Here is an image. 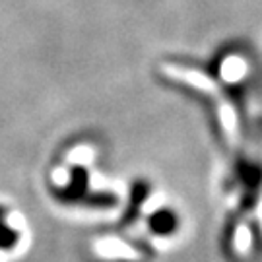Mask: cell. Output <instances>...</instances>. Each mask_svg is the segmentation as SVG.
<instances>
[{
	"mask_svg": "<svg viewBox=\"0 0 262 262\" xmlns=\"http://www.w3.org/2000/svg\"><path fill=\"white\" fill-rule=\"evenodd\" d=\"M18 241V235L4 224V208H0V249H10Z\"/></svg>",
	"mask_w": 262,
	"mask_h": 262,
	"instance_id": "cell-1",
	"label": "cell"
}]
</instances>
